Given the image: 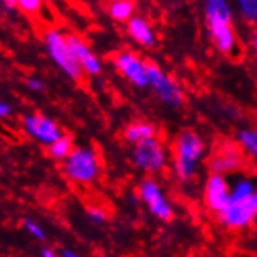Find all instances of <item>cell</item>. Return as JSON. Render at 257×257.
I'll return each mask as SVG.
<instances>
[{"label":"cell","mask_w":257,"mask_h":257,"mask_svg":"<svg viewBox=\"0 0 257 257\" xmlns=\"http://www.w3.org/2000/svg\"><path fill=\"white\" fill-rule=\"evenodd\" d=\"M206 27L214 47L231 59L241 55V45L232 24V8L224 0H209L204 7Z\"/></svg>","instance_id":"6da1fadb"},{"label":"cell","mask_w":257,"mask_h":257,"mask_svg":"<svg viewBox=\"0 0 257 257\" xmlns=\"http://www.w3.org/2000/svg\"><path fill=\"white\" fill-rule=\"evenodd\" d=\"M206 145L203 139L192 130L181 131L172 145V165L173 173L181 183L193 179L196 169L204 156Z\"/></svg>","instance_id":"7a4b0ae2"},{"label":"cell","mask_w":257,"mask_h":257,"mask_svg":"<svg viewBox=\"0 0 257 257\" xmlns=\"http://www.w3.org/2000/svg\"><path fill=\"white\" fill-rule=\"evenodd\" d=\"M207 167L210 173L229 176L241 173L245 167V151L237 142L221 141V144L214 147V151L207 159Z\"/></svg>","instance_id":"3957f363"},{"label":"cell","mask_w":257,"mask_h":257,"mask_svg":"<svg viewBox=\"0 0 257 257\" xmlns=\"http://www.w3.org/2000/svg\"><path fill=\"white\" fill-rule=\"evenodd\" d=\"M148 87L153 89L158 98L170 108H181L186 101L184 90L179 83L165 73L155 61H148Z\"/></svg>","instance_id":"277c9868"},{"label":"cell","mask_w":257,"mask_h":257,"mask_svg":"<svg viewBox=\"0 0 257 257\" xmlns=\"http://www.w3.org/2000/svg\"><path fill=\"white\" fill-rule=\"evenodd\" d=\"M66 175L80 184H89L98 178L100 162L95 151L89 148H75L64 164Z\"/></svg>","instance_id":"5b68a950"},{"label":"cell","mask_w":257,"mask_h":257,"mask_svg":"<svg viewBox=\"0 0 257 257\" xmlns=\"http://www.w3.org/2000/svg\"><path fill=\"white\" fill-rule=\"evenodd\" d=\"M45 44H47V50L52 59L63 69V72L67 77L75 81H81L84 72L81 66L78 64L77 58L73 56L66 36L56 32V30H50V32H47V35H45Z\"/></svg>","instance_id":"8992f818"},{"label":"cell","mask_w":257,"mask_h":257,"mask_svg":"<svg viewBox=\"0 0 257 257\" xmlns=\"http://www.w3.org/2000/svg\"><path fill=\"white\" fill-rule=\"evenodd\" d=\"M147 59H142L138 53L133 50L117 52L112 58V64L115 70L122 77L136 87H147L148 86V67Z\"/></svg>","instance_id":"52a82bcc"},{"label":"cell","mask_w":257,"mask_h":257,"mask_svg":"<svg viewBox=\"0 0 257 257\" xmlns=\"http://www.w3.org/2000/svg\"><path fill=\"white\" fill-rule=\"evenodd\" d=\"M133 161L138 169L145 173L155 175L165 169L167 165V151L159 139H151L134 147Z\"/></svg>","instance_id":"ba28073f"},{"label":"cell","mask_w":257,"mask_h":257,"mask_svg":"<svg viewBox=\"0 0 257 257\" xmlns=\"http://www.w3.org/2000/svg\"><path fill=\"white\" fill-rule=\"evenodd\" d=\"M203 203L210 214L220 215L231 203V186L229 178L210 173L204 183Z\"/></svg>","instance_id":"9c48e42d"},{"label":"cell","mask_w":257,"mask_h":257,"mask_svg":"<svg viewBox=\"0 0 257 257\" xmlns=\"http://www.w3.org/2000/svg\"><path fill=\"white\" fill-rule=\"evenodd\" d=\"M139 196L151 215H155L162 221L173 220V207L165 198V193L156 179L145 178L139 186Z\"/></svg>","instance_id":"30bf717a"},{"label":"cell","mask_w":257,"mask_h":257,"mask_svg":"<svg viewBox=\"0 0 257 257\" xmlns=\"http://www.w3.org/2000/svg\"><path fill=\"white\" fill-rule=\"evenodd\" d=\"M257 218L254 200H231L229 206L218 215L220 223L229 231L246 229Z\"/></svg>","instance_id":"8fae6325"},{"label":"cell","mask_w":257,"mask_h":257,"mask_svg":"<svg viewBox=\"0 0 257 257\" xmlns=\"http://www.w3.org/2000/svg\"><path fill=\"white\" fill-rule=\"evenodd\" d=\"M66 39L73 56L77 58L78 64L81 66L83 72L89 75H98L101 72V63L95 56V53L89 49V45L77 35H67Z\"/></svg>","instance_id":"7c38bea8"},{"label":"cell","mask_w":257,"mask_h":257,"mask_svg":"<svg viewBox=\"0 0 257 257\" xmlns=\"http://www.w3.org/2000/svg\"><path fill=\"white\" fill-rule=\"evenodd\" d=\"M25 128L27 131L38 138L41 142L44 144H55L56 141H59L63 138L61 131H59L58 125L50 120L49 117H44L41 114H35V115H30L25 118Z\"/></svg>","instance_id":"4fadbf2b"},{"label":"cell","mask_w":257,"mask_h":257,"mask_svg":"<svg viewBox=\"0 0 257 257\" xmlns=\"http://www.w3.org/2000/svg\"><path fill=\"white\" fill-rule=\"evenodd\" d=\"M126 32L133 41L144 45V47H153L156 44V35L150 22L145 18L138 16V14L126 24Z\"/></svg>","instance_id":"5bb4252c"},{"label":"cell","mask_w":257,"mask_h":257,"mask_svg":"<svg viewBox=\"0 0 257 257\" xmlns=\"http://www.w3.org/2000/svg\"><path fill=\"white\" fill-rule=\"evenodd\" d=\"M156 138V126L147 120H133L123 130V139L134 147Z\"/></svg>","instance_id":"9a60e30c"},{"label":"cell","mask_w":257,"mask_h":257,"mask_svg":"<svg viewBox=\"0 0 257 257\" xmlns=\"http://www.w3.org/2000/svg\"><path fill=\"white\" fill-rule=\"evenodd\" d=\"M231 186V200H254L257 192V176L248 173L232 175Z\"/></svg>","instance_id":"2e32d148"},{"label":"cell","mask_w":257,"mask_h":257,"mask_svg":"<svg viewBox=\"0 0 257 257\" xmlns=\"http://www.w3.org/2000/svg\"><path fill=\"white\" fill-rule=\"evenodd\" d=\"M109 18L115 22H130L136 16V4L130 0H114L106 8Z\"/></svg>","instance_id":"e0dca14e"},{"label":"cell","mask_w":257,"mask_h":257,"mask_svg":"<svg viewBox=\"0 0 257 257\" xmlns=\"http://www.w3.org/2000/svg\"><path fill=\"white\" fill-rule=\"evenodd\" d=\"M237 144L245 155L257 159V128H245L237 134Z\"/></svg>","instance_id":"ac0fdd59"},{"label":"cell","mask_w":257,"mask_h":257,"mask_svg":"<svg viewBox=\"0 0 257 257\" xmlns=\"http://www.w3.org/2000/svg\"><path fill=\"white\" fill-rule=\"evenodd\" d=\"M73 150L75 148H73V139H72V136H63L61 139L56 141L55 144L50 145L49 153L55 159H67Z\"/></svg>","instance_id":"d6986e66"},{"label":"cell","mask_w":257,"mask_h":257,"mask_svg":"<svg viewBox=\"0 0 257 257\" xmlns=\"http://www.w3.org/2000/svg\"><path fill=\"white\" fill-rule=\"evenodd\" d=\"M237 7L241 18L248 24L257 25V0H240Z\"/></svg>","instance_id":"ffe728a7"},{"label":"cell","mask_w":257,"mask_h":257,"mask_svg":"<svg viewBox=\"0 0 257 257\" xmlns=\"http://www.w3.org/2000/svg\"><path fill=\"white\" fill-rule=\"evenodd\" d=\"M87 215H89L90 220H92L94 223H97V224H101V223H104L108 220V212L100 206H90L87 209Z\"/></svg>","instance_id":"44dd1931"},{"label":"cell","mask_w":257,"mask_h":257,"mask_svg":"<svg viewBox=\"0 0 257 257\" xmlns=\"http://www.w3.org/2000/svg\"><path fill=\"white\" fill-rule=\"evenodd\" d=\"M18 5H19L24 11L35 13V11L39 10L41 2H39V0H21V2H18Z\"/></svg>","instance_id":"7402d4cb"},{"label":"cell","mask_w":257,"mask_h":257,"mask_svg":"<svg viewBox=\"0 0 257 257\" xmlns=\"http://www.w3.org/2000/svg\"><path fill=\"white\" fill-rule=\"evenodd\" d=\"M25 226H27V229H28L30 232H32L35 237H38V238H41V240H45V234H44V231L39 228V226H38L36 223L27 220V221H25Z\"/></svg>","instance_id":"603a6c76"},{"label":"cell","mask_w":257,"mask_h":257,"mask_svg":"<svg viewBox=\"0 0 257 257\" xmlns=\"http://www.w3.org/2000/svg\"><path fill=\"white\" fill-rule=\"evenodd\" d=\"M27 84H28L30 89H33V90H42L44 89V84L39 80H28Z\"/></svg>","instance_id":"cb8c5ba5"},{"label":"cell","mask_w":257,"mask_h":257,"mask_svg":"<svg viewBox=\"0 0 257 257\" xmlns=\"http://www.w3.org/2000/svg\"><path fill=\"white\" fill-rule=\"evenodd\" d=\"M10 114H11V108L8 106V104L0 101V117H8Z\"/></svg>","instance_id":"d4e9b609"},{"label":"cell","mask_w":257,"mask_h":257,"mask_svg":"<svg viewBox=\"0 0 257 257\" xmlns=\"http://www.w3.org/2000/svg\"><path fill=\"white\" fill-rule=\"evenodd\" d=\"M251 45H252V52H254V56H255V66H257V30H255L254 35H252Z\"/></svg>","instance_id":"484cf974"},{"label":"cell","mask_w":257,"mask_h":257,"mask_svg":"<svg viewBox=\"0 0 257 257\" xmlns=\"http://www.w3.org/2000/svg\"><path fill=\"white\" fill-rule=\"evenodd\" d=\"M231 257H257V255H254V254H251V252H235V254L231 255Z\"/></svg>","instance_id":"4316f807"},{"label":"cell","mask_w":257,"mask_h":257,"mask_svg":"<svg viewBox=\"0 0 257 257\" xmlns=\"http://www.w3.org/2000/svg\"><path fill=\"white\" fill-rule=\"evenodd\" d=\"M42 257H56V255H55V252L52 249H44L42 251Z\"/></svg>","instance_id":"83f0119b"},{"label":"cell","mask_w":257,"mask_h":257,"mask_svg":"<svg viewBox=\"0 0 257 257\" xmlns=\"http://www.w3.org/2000/svg\"><path fill=\"white\" fill-rule=\"evenodd\" d=\"M63 255H64V257H80V255H77V254L72 252V251H69V249H64V251H63Z\"/></svg>","instance_id":"f1b7e54d"},{"label":"cell","mask_w":257,"mask_h":257,"mask_svg":"<svg viewBox=\"0 0 257 257\" xmlns=\"http://www.w3.org/2000/svg\"><path fill=\"white\" fill-rule=\"evenodd\" d=\"M254 203H255V206H257V192H255V195H254Z\"/></svg>","instance_id":"f546056e"}]
</instances>
